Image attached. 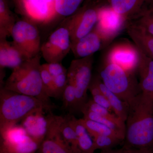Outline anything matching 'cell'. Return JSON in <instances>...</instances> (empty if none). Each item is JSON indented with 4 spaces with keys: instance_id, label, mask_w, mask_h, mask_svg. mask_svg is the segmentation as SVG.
I'll use <instances>...</instances> for the list:
<instances>
[{
    "instance_id": "d6a6232c",
    "label": "cell",
    "mask_w": 153,
    "mask_h": 153,
    "mask_svg": "<svg viewBox=\"0 0 153 153\" xmlns=\"http://www.w3.org/2000/svg\"><path fill=\"white\" fill-rule=\"evenodd\" d=\"M52 77L67 72V70L61 63H46L44 64Z\"/></svg>"
},
{
    "instance_id": "6da1fadb",
    "label": "cell",
    "mask_w": 153,
    "mask_h": 153,
    "mask_svg": "<svg viewBox=\"0 0 153 153\" xmlns=\"http://www.w3.org/2000/svg\"><path fill=\"white\" fill-rule=\"evenodd\" d=\"M129 105L123 148L153 149V100L140 93Z\"/></svg>"
},
{
    "instance_id": "8d00e7d4",
    "label": "cell",
    "mask_w": 153,
    "mask_h": 153,
    "mask_svg": "<svg viewBox=\"0 0 153 153\" xmlns=\"http://www.w3.org/2000/svg\"><path fill=\"white\" fill-rule=\"evenodd\" d=\"M101 0H85L84 4H88V3L93 2H97Z\"/></svg>"
},
{
    "instance_id": "52a82bcc",
    "label": "cell",
    "mask_w": 153,
    "mask_h": 153,
    "mask_svg": "<svg viewBox=\"0 0 153 153\" xmlns=\"http://www.w3.org/2000/svg\"><path fill=\"white\" fill-rule=\"evenodd\" d=\"M97 2L83 4L82 7L67 19L71 42L86 36L95 27L102 6L97 4Z\"/></svg>"
},
{
    "instance_id": "4fadbf2b",
    "label": "cell",
    "mask_w": 153,
    "mask_h": 153,
    "mask_svg": "<svg viewBox=\"0 0 153 153\" xmlns=\"http://www.w3.org/2000/svg\"><path fill=\"white\" fill-rule=\"evenodd\" d=\"M103 47V41L101 37L94 28L86 36L71 42V51L76 59H77L94 55V53Z\"/></svg>"
},
{
    "instance_id": "60d3db41",
    "label": "cell",
    "mask_w": 153,
    "mask_h": 153,
    "mask_svg": "<svg viewBox=\"0 0 153 153\" xmlns=\"http://www.w3.org/2000/svg\"></svg>"
},
{
    "instance_id": "7402d4cb",
    "label": "cell",
    "mask_w": 153,
    "mask_h": 153,
    "mask_svg": "<svg viewBox=\"0 0 153 153\" xmlns=\"http://www.w3.org/2000/svg\"><path fill=\"white\" fill-rule=\"evenodd\" d=\"M79 120L91 137L97 135H103L117 138L123 141L124 140L125 134L114 130L108 127L94 121L84 118Z\"/></svg>"
},
{
    "instance_id": "5bb4252c",
    "label": "cell",
    "mask_w": 153,
    "mask_h": 153,
    "mask_svg": "<svg viewBox=\"0 0 153 153\" xmlns=\"http://www.w3.org/2000/svg\"><path fill=\"white\" fill-rule=\"evenodd\" d=\"M108 5L117 14L130 22L148 7L152 0H106Z\"/></svg>"
},
{
    "instance_id": "4316f807",
    "label": "cell",
    "mask_w": 153,
    "mask_h": 153,
    "mask_svg": "<svg viewBox=\"0 0 153 153\" xmlns=\"http://www.w3.org/2000/svg\"><path fill=\"white\" fill-rule=\"evenodd\" d=\"M81 113L83 114L84 118L100 123L114 130L120 132L125 135L126 128L118 124L113 121L90 111L85 110H82Z\"/></svg>"
},
{
    "instance_id": "7a4b0ae2",
    "label": "cell",
    "mask_w": 153,
    "mask_h": 153,
    "mask_svg": "<svg viewBox=\"0 0 153 153\" xmlns=\"http://www.w3.org/2000/svg\"><path fill=\"white\" fill-rule=\"evenodd\" d=\"M55 107L36 97L14 92L1 86L0 133L16 125L30 115L43 111L51 112Z\"/></svg>"
},
{
    "instance_id": "f35d334b",
    "label": "cell",
    "mask_w": 153,
    "mask_h": 153,
    "mask_svg": "<svg viewBox=\"0 0 153 153\" xmlns=\"http://www.w3.org/2000/svg\"><path fill=\"white\" fill-rule=\"evenodd\" d=\"M148 10L150 11V12L153 15V8H151L148 7Z\"/></svg>"
},
{
    "instance_id": "9c48e42d",
    "label": "cell",
    "mask_w": 153,
    "mask_h": 153,
    "mask_svg": "<svg viewBox=\"0 0 153 153\" xmlns=\"http://www.w3.org/2000/svg\"><path fill=\"white\" fill-rule=\"evenodd\" d=\"M0 134V148L11 153H36L39 147L21 125L12 127Z\"/></svg>"
},
{
    "instance_id": "e575fe53",
    "label": "cell",
    "mask_w": 153,
    "mask_h": 153,
    "mask_svg": "<svg viewBox=\"0 0 153 153\" xmlns=\"http://www.w3.org/2000/svg\"><path fill=\"white\" fill-rule=\"evenodd\" d=\"M123 153H153V149H125L123 148Z\"/></svg>"
},
{
    "instance_id": "9a60e30c",
    "label": "cell",
    "mask_w": 153,
    "mask_h": 153,
    "mask_svg": "<svg viewBox=\"0 0 153 153\" xmlns=\"http://www.w3.org/2000/svg\"><path fill=\"white\" fill-rule=\"evenodd\" d=\"M138 50L140 60L137 71L139 76L141 93L145 97L153 100V60Z\"/></svg>"
},
{
    "instance_id": "603a6c76",
    "label": "cell",
    "mask_w": 153,
    "mask_h": 153,
    "mask_svg": "<svg viewBox=\"0 0 153 153\" xmlns=\"http://www.w3.org/2000/svg\"><path fill=\"white\" fill-rule=\"evenodd\" d=\"M85 0H54V8L56 13L64 17L74 15L80 8Z\"/></svg>"
},
{
    "instance_id": "484cf974",
    "label": "cell",
    "mask_w": 153,
    "mask_h": 153,
    "mask_svg": "<svg viewBox=\"0 0 153 153\" xmlns=\"http://www.w3.org/2000/svg\"><path fill=\"white\" fill-rule=\"evenodd\" d=\"M99 76H97L92 77L89 85L88 90L90 91L92 96V100L96 103L104 107L111 111H113L112 108L108 100L106 97L102 93L99 86L98 81Z\"/></svg>"
},
{
    "instance_id": "2e32d148",
    "label": "cell",
    "mask_w": 153,
    "mask_h": 153,
    "mask_svg": "<svg viewBox=\"0 0 153 153\" xmlns=\"http://www.w3.org/2000/svg\"><path fill=\"white\" fill-rule=\"evenodd\" d=\"M28 59L13 42H8L7 39L0 40L1 69L6 67L15 69Z\"/></svg>"
},
{
    "instance_id": "ffe728a7",
    "label": "cell",
    "mask_w": 153,
    "mask_h": 153,
    "mask_svg": "<svg viewBox=\"0 0 153 153\" xmlns=\"http://www.w3.org/2000/svg\"><path fill=\"white\" fill-rule=\"evenodd\" d=\"M98 84L100 88L109 102L114 114L121 120L125 123L129 108L128 103L124 101L116 94L109 90L102 82L100 77Z\"/></svg>"
},
{
    "instance_id": "7c38bea8",
    "label": "cell",
    "mask_w": 153,
    "mask_h": 153,
    "mask_svg": "<svg viewBox=\"0 0 153 153\" xmlns=\"http://www.w3.org/2000/svg\"><path fill=\"white\" fill-rule=\"evenodd\" d=\"M105 60L130 73H135L139 62V51L135 45L128 42L117 43L109 49Z\"/></svg>"
},
{
    "instance_id": "f546056e",
    "label": "cell",
    "mask_w": 153,
    "mask_h": 153,
    "mask_svg": "<svg viewBox=\"0 0 153 153\" xmlns=\"http://www.w3.org/2000/svg\"><path fill=\"white\" fill-rule=\"evenodd\" d=\"M41 74L43 85L47 94L50 97L57 98L53 77L44 64H42L41 66Z\"/></svg>"
},
{
    "instance_id": "3957f363",
    "label": "cell",
    "mask_w": 153,
    "mask_h": 153,
    "mask_svg": "<svg viewBox=\"0 0 153 153\" xmlns=\"http://www.w3.org/2000/svg\"><path fill=\"white\" fill-rule=\"evenodd\" d=\"M40 54L25 61L13 72L3 86L7 90L38 99L50 106L52 104L43 85L41 74Z\"/></svg>"
},
{
    "instance_id": "ab89813d",
    "label": "cell",
    "mask_w": 153,
    "mask_h": 153,
    "mask_svg": "<svg viewBox=\"0 0 153 153\" xmlns=\"http://www.w3.org/2000/svg\"><path fill=\"white\" fill-rule=\"evenodd\" d=\"M148 7L151 8H153V0L152 1V3H151L150 4L149 6Z\"/></svg>"
},
{
    "instance_id": "d590c367",
    "label": "cell",
    "mask_w": 153,
    "mask_h": 153,
    "mask_svg": "<svg viewBox=\"0 0 153 153\" xmlns=\"http://www.w3.org/2000/svg\"><path fill=\"white\" fill-rule=\"evenodd\" d=\"M102 153H123V149L119 150H110L102 152Z\"/></svg>"
},
{
    "instance_id": "f1b7e54d",
    "label": "cell",
    "mask_w": 153,
    "mask_h": 153,
    "mask_svg": "<svg viewBox=\"0 0 153 153\" xmlns=\"http://www.w3.org/2000/svg\"><path fill=\"white\" fill-rule=\"evenodd\" d=\"M63 107L69 111H77V100L75 88L71 84L68 83L62 95Z\"/></svg>"
},
{
    "instance_id": "cb8c5ba5",
    "label": "cell",
    "mask_w": 153,
    "mask_h": 153,
    "mask_svg": "<svg viewBox=\"0 0 153 153\" xmlns=\"http://www.w3.org/2000/svg\"><path fill=\"white\" fill-rule=\"evenodd\" d=\"M60 131L63 139L72 149L74 153H78L77 137L71 125L69 114L63 117L60 126Z\"/></svg>"
},
{
    "instance_id": "83f0119b",
    "label": "cell",
    "mask_w": 153,
    "mask_h": 153,
    "mask_svg": "<svg viewBox=\"0 0 153 153\" xmlns=\"http://www.w3.org/2000/svg\"><path fill=\"white\" fill-rule=\"evenodd\" d=\"M92 137L95 150H101L102 152L112 149L113 148L123 141L117 138L103 135H97Z\"/></svg>"
},
{
    "instance_id": "4dcf8cb0",
    "label": "cell",
    "mask_w": 153,
    "mask_h": 153,
    "mask_svg": "<svg viewBox=\"0 0 153 153\" xmlns=\"http://www.w3.org/2000/svg\"><path fill=\"white\" fill-rule=\"evenodd\" d=\"M134 19L136 20L134 23L153 35V15L149 10L148 7Z\"/></svg>"
},
{
    "instance_id": "d6986e66",
    "label": "cell",
    "mask_w": 153,
    "mask_h": 153,
    "mask_svg": "<svg viewBox=\"0 0 153 153\" xmlns=\"http://www.w3.org/2000/svg\"><path fill=\"white\" fill-rule=\"evenodd\" d=\"M69 116L70 122L77 137L78 153H94L96 150L93 139L85 126L80 120L77 119L74 116Z\"/></svg>"
},
{
    "instance_id": "ba28073f",
    "label": "cell",
    "mask_w": 153,
    "mask_h": 153,
    "mask_svg": "<svg viewBox=\"0 0 153 153\" xmlns=\"http://www.w3.org/2000/svg\"><path fill=\"white\" fill-rule=\"evenodd\" d=\"M71 41L67 23L55 30L41 46V52L47 63H61L71 50Z\"/></svg>"
},
{
    "instance_id": "ac0fdd59",
    "label": "cell",
    "mask_w": 153,
    "mask_h": 153,
    "mask_svg": "<svg viewBox=\"0 0 153 153\" xmlns=\"http://www.w3.org/2000/svg\"><path fill=\"white\" fill-rule=\"evenodd\" d=\"M44 111H40L30 115L22 121L23 126L29 136L40 146L47 131V122Z\"/></svg>"
},
{
    "instance_id": "d4e9b609",
    "label": "cell",
    "mask_w": 153,
    "mask_h": 153,
    "mask_svg": "<svg viewBox=\"0 0 153 153\" xmlns=\"http://www.w3.org/2000/svg\"><path fill=\"white\" fill-rule=\"evenodd\" d=\"M85 110L90 111L100 115L107 118L113 121L122 126L126 128L125 123L121 120L116 115L112 113L111 111L107 108L96 103L92 99L87 100V102L85 103L81 109V112L82 110Z\"/></svg>"
},
{
    "instance_id": "74e56055",
    "label": "cell",
    "mask_w": 153,
    "mask_h": 153,
    "mask_svg": "<svg viewBox=\"0 0 153 153\" xmlns=\"http://www.w3.org/2000/svg\"><path fill=\"white\" fill-rule=\"evenodd\" d=\"M0 153H13L10 152H8V151H6V150L4 149H2V148H0Z\"/></svg>"
},
{
    "instance_id": "8992f818",
    "label": "cell",
    "mask_w": 153,
    "mask_h": 153,
    "mask_svg": "<svg viewBox=\"0 0 153 153\" xmlns=\"http://www.w3.org/2000/svg\"><path fill=\"white\" fill-rule=\"evenodd\" d=\"M11 36L13 43L28 58H33L41 52V40L38 28L27 20L17 21Z\"/></svg>"
},
{
    "instance_id": "8fae6325",
    "label": "cell",
    "mask_w": 153,
    "mask_h": 153,
    "mask_svg": "<svg viewBox=\"0 0 153 153\" xmlns=\"http://www.w3.org/2000/svg\"><path fill=\"white\" fill-rule=\"evenodd\" d=\"M47 131L37 153H74L71 147L63 139L60 126L63 117L50 113L46 117Z\"/></svg>"
},
{
    "instance_id": "1f68e13d",
    "label": "cell",
    "mask_w": 153,
    "mask_h": 153,
    "mask_svg": "<svg viewBox=\"0 0 153 153\" xmlns=\"http://www.w3.org/2000/svg\"><path fill=\"white\" fill-rule=\"evenodd\" d=\"M53 79L57 98L62 97L63 91L68 84L67 72H64L58 76L53 77Z\"/></svg>"
},
{
    "instance_id": "44dd1931",
    "label": "cell",
    "mask_w": 153,
    "mask_h": 153,
    "mask_svg": "<svg viewBox=\"0 0 153 153\" xmlns=\"http://www.w3.org/2000/svg\"><path fill=\"white\" fill-rule=\"evenodd\" d=\"M16 22L7 0H0V40L6 39L11 36Z\"/></svg>"
},
{
    "instance_id": "30bf717a",
    "label": "cell",
    "mask_w": 153,
    "mask_h": 153,
    "mask_svg": "<svg viewBox=\"0 0 153 153\" xmlns=\"http://www.w3.org/2000/svg\"><path fill=\"white\" fill-rule=\"evenodd\" d=\"M128 22L109 6H102L98 22L94 27L103 41L104 47L110 43L126 27Z\"/></svg>"
},
{
    "instance_id": "277c9868",
    "label": "cell",
    "mask_w": 153,
    "mask_h": 153,
    "mask_svg": "<svg viewBox=\"0 0 153 153\" xmlns=\"http://www.w3.org/2000/svg\"><path fill=\"white\" fill-rule=\"evenodd\" d=\"M98 76L109 90L129 104L141 93L135 73H130L114 63L105 60Z\"/></svg>"
},
{
    "instance_id": "836d02e7",
    "label": "cell",
    "mask_w": 153,
    "mask_h": 153,
    "mask_svg": "<svg viewBox=\"0 0 153 153\" xmlns=\"http://www.w3.org/2000/svg\"><path fill=\"white\" fill-rule=\"evenodd\" d=\"M15 4L17 11L22 15H27L23 0H12Z\"/></svg>"
},
{
    "instance_id": "5b68a950",
    "label": "cell",
    "mask_w": 153,
    "mask_h": 153,
    "mask_svg": "<svg viewBox=\"0 0 153 153\" xmlns=\"http://www.w3.org/2000/svg\"><path fill=\"white\" fill-rule=\"evenodd\" d=\"M94 55L72 60L67 71L68 83L75 88L77 111L81 109L87 102V91L91 79Z\"/></svg>"
},
{
    "instance_id": "e0dca14e",
    "label": "cell",
    "mask_w": 153,
    "mask_h": 153,
    "mask_svg": "<svg viewBox=\"0 0 153 153\" xmlns=\"http://www.w3.org/2000/svg\"><path fill=\"white\" fill-rule=\"evenodd\" d=\"M126 29L137 48L153 60V35L134 22H128Z\"/></svg>"
}]
</instances>
